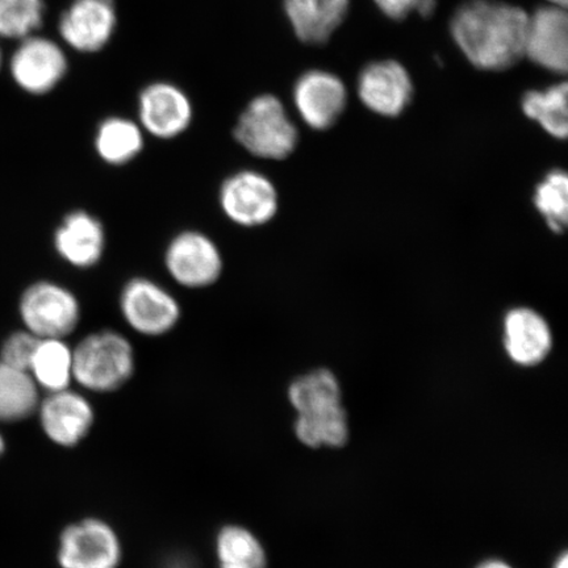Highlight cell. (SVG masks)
<instances>
[{"mask_svg": "<svg viewBox=\"0 0 568 568\" xmlns=\"http://www.w3.org/2000/svg\"><path fill=\"white\" fill-rule=\"evenodd\" d=\"M529 13L495 0H468L452 19V34L475 68L500 71L525 55Z\"/></svg>", "mask_w": 568, "mask_h": 568, "instance_id": "1", "label": "cell"}, {"mask_svg": "<svg viewBox=\"0 0 568 568\" xmlns=\"http://www.w3.org/2000/svg\"><path fill=\"white\" fill-rule=\"evenodd\" d=\"M133 372V347L115 331L91 333L73 349V379L83 388L110 393L124 386Z\"/></svg>", "mask_w": 568, "mask_h": 568, "instance_id": "2", "label": "cell"}, {"mask_svg": "<svg viewBox=\"0 0 568 568\" xmlns=\"http://www.w3.org/2000/svg\"><path fill=\"white\" fill-rule=\"evenodd\" d=\"M234 139L247 153L262 160L280 161L293 154L297 145L296 126L280 98L258 95L241 113Z\"/></svg>", "mask_w": 568, "mask_h": 568, "instance_id": "3", "label": "cell"}, {"mask_svg": "<svg viewBox=\"0 0 568 568\" xmlns=\"http://www.w3.org/2000/svg\"><path fill=\"white\" fill-rule=\"evenodd\" d=\"M20 316L27 331L36 337L63 339L80 324L81 304L61 284L39 282L21 296Z\"/></svg>", "mask_w": 568, "mask_h": 568, "instance_id": "4", "label": "cell"}, {"mask_svg": "<svg viewBox=\"0 0 568 568\" xmlns=\"http://www.w3.org/2000/svg\"><path fill=\"white\" fill-rule=\"evenodd\" d=\"M120 311L125 323L142 336L159 337L175 328L181 305L160 283L134 278L120 294Z\"/></svg>", "mask_w": 568, "mask_h": 568, "instance_id": "5", "label": "cell"}, {"mask_svg": "<svg viewBox=\"0 0 568 568\" xmlns=\"http://www.w3.org/2000/svg\"><path fill=\"white\" fill-rule=\"evenodd\" d=\"M278 202L274 183L254 170L232 174L219 191V203L224 215L245 229L267 224L278 212Z\"/></svg>", "mask_w": 568, "mask_h": 568, "instance_id": "6", "label": "cell"}, {"mask_svg": "<svg viewBox=\"0 0 568 568\" xmlns=\"http://www.w3.org/2000/svg\"><path fill=\"white\" fill-rule=\"evenodd\" d=\"M165 267L172 278L186 288H204L223 274L224 260L219 246L207 234L184 231L170 241Z\"/></svg>", "mask_w": 568, "mask_h": 568, "instance_id": "7", "label": "cell"}, {"mask_svg": "<svg viewBox=\"0 0 568 568\" xmlns=\"http://www.w3.org/2000/svg\"><path fill=\"white\" fill-rule=\"evenodd\" d=\"M68 68V55L62 47L39 34L20 40L10 61L13 81L32 95H45L59 87Z\"/></svg>", "mask_w": 568, "mask_h": 568, "instance_id": "8", "label": "cell"}, {"mask_svg": "<svg viewBox=\"0 0 568 568\" xmlns=\"http://www.w3.org/2000/svg\"><path fill=\"white\" fill-rule=\"evenodd\" d=\"M122 559L116 532L101 520L89 518L63 530L59 562L62 568H118Z\"/></svg>", "mask_w": 568, "mask_h": 568, "instance_id": "9", "label": "cell"}, {"mask_svg": "<svg viewBox=\"0 0 568 568\" xmlns=\"http://www.w3.org/2000/svg\"><path fill=\"white\" fill-rule=\"evenodd\" d=\"M116 26L115 0H73L61 13L59 32L74 51L95 53L109 44Z\"/></svg>", "mask_w": 568, "mask_h": 568, "instance_id": "10", "label": "cell"}, {"mask_svg": "<svg viewBox=\"0 0 568 568\" xmlns=\"http://www.w3.org/2000/svg\"><path fill=\"white\" fill-rule=\"evenodd\" d=\"M193 118V103L174 83L154 82L140 92V126L155 139L180 138L189 130Z\"/></svg>", "mask_w": 568, "mask_h": 568, "instance_id": "11", "label": "cell"}, {"mask_svg": "<svg viewBox=\"0 0 568 568\" xmlns=\"http://www.w3.org/2000/svg\"><path fill=\"white\" fill-rule=\"evenodd\" d=\"M345 84L335 74L311 70L295 83L294 103L303 122L312 130H328L346 106Z\"/></svg>", "mask_w": 568, "mask_h": 568, "instance_id": "12", "label": "cell"}, {"mask_svg": "<svg viewBox=\"0 0 568 568\" xmlns=\"http://www.w3.org/2000/svg\"><path fill=\"white\" fill-rule=\"evenodd\" d=\"M525 55L551 73H567L568 17L565 7L542 6L529 16Z\"/></svg>", "mask_w": 568, "mask_h": 568, "instance_id": "13", "label": "cell"}, {"mask_svg": "<svg viewBox=\"0 0 568 568\" xmlns=\"http://www.w3.org/2000/svg\"><path fill=\"white\" fill-rule=\"evenodd\" d=\"M358 95L368 110L394 118L407 109L414 84L402 63L393 60L368 63L358 77Z\"/></svg>", "mask_w": 568, "mask_h": 568, "instance_id": "14", "label": "cell"}, {"mask_svg": "<svg viewBox=\"0 0 568 568\" xmlns=\"http://www.w3.org/2000/svg\"><path fill=\"white\" fill-rule=\"evenodd\" d=\"M40 422L45 435L57 445L80 444L94 424V409L81 394L62 389L51 393L40 406Z\"/></svg>", "mask_w": 568, "mask_h": 568, "instance_id": "15", "label": "cell"}, {"mask_svg": "<svg viewBox=\"0 0 568 568\" xmlns=\"http://www.w3.org/2000/svg\"><path fill=\"white\" fill-rule=\"evenodd\" d=\"M106 237L101 220L87 211H74L62 220L54 234L57 253L69 265L89 268L101 262Z\"/></svg>", "mask_w": 568, "mask_h": 568, "instance_id": "16", "label": "cell"}, {"mask_svg": "<svg viewBox=\"0 0 568 568\" xmlns=\"http://www.w3.org/2000/svg\"><path fill=\"white\" fill-rule=\"evenodd\" d=\"M504 346L516 365L532 367L548 357L552 336L546 320L529 308L509 311L504 320Z\"/></svg>", "mask_w": 568, "mask_h": 568, "instance_id": "17", "label": "cell"}, {"mask_svg": "<svg viewBox=\"0 0 568 568\" xmlns=\"http://www.w3.org/2000/svg\"><path fill=\"white\" fill-rule=\"evenodd\" d=\"M351 0H284L291 27L304 44L322 45L343 24Z\"/></svg>", "mask_w": 568, "mask_h": 568, "instance_id": "18", "label": "cell"}, {"mask_svg": "<svg viewBox=\"0 0 568 568\" xmlns=\"http://www.w3.org/2000/svg\"><path fill=\"white\" fill-rule=\"evenodd\" d=\"M144 149V132L133 120L112 116L103 120L95 133V151L111 166H123Z\"/></svg>", "mask_w": 568, "mask_h": 568, "instance_id": "19", "label": "cell"}, {"mask_svg": "<svg viewBox=\"0 0 568 568\" xmlns=\"http://www.w3.org/2000/svg\"><path fill=\"white\" fill-rule=\"evenodd\" d=\"M30 374L49 394L69 388L73 379V349L62 338H40Z\"/></svg>", "mask_w": 568, "mask_h": 568, "instance_id": "20", "label": "cell"}, {"mask_svg": "<svg viewBox=\"0 0 568 568\" xmlns=\"http://www.w3.org/2000/svg\"><path fill=\"white\" fill-rule=\"evenodd\" d=\"M39 386L30 372L0 362V422L16 423L39 408Z\"/></svg>", "mask_w": 568, "mask_h": 568, "instance_id": "21", "label": "cell"}, {"mask_svg": "<svg viewBox=\"0 0 568 568\" xmlns=\"http://www.w3.org/2000/svg\"><path fill=\"white\" fill-rule=\"evenodd\" d=\"M295 433L301 443L314 449L343 447L349 439L346 412L343 406H337L297 415Z\"/></svg>", "mask_w": 568, "mask_h": 568, "instance_id": "22", "label": "cell"}, {"mask_svg": "<svg viewBox=\"0 0 568 568\" xmlns=\"http://www.w3.org/2000/svg\"><path fill=\"white\" fill-rule=\"evenodd\" d=\"M523 111L552 138L565 140L568 131L567 83L554 84L544 91H528L523 98Z\"/></svg>", "mask_w": 568, "mask_h": 568, "instance_id": "23", "label": "cell"}, {"mask_svg": "<svg viewBox=\"0 0 568 568\" xmlns=\"http://www.w3.org/2000/svg\"><path fill=\"white\" fill-rule=\"evenodd\" d=\"M288 399L297 415L341 406V387L329 371L312 372L293 382Z\"/></svg>", "mask_w": 568, "mask_h": 568, "instance_id": "24", "label": "cell"}, {"mask_svg": "<svg viewBox=\"0 0 568 568\" xmlns=\"http://www.w3.org/2000/svg\"><path fill=\"white\" fill-rule=\"evenodd\" d=\"M216 552L220 568H266L264 546L243 527H225L219 532Z\"/></svg>", "mask_w": 568, "mask_h": 568, "instance_id": "25", "label": "cell"}, {"mask_svg": "<svg viewBox=\"0 0 568 568\" xmlns=\"http://www.w3.org/2000/svg\"><path fill=\"white\" fill-rule=\"evenodd\" d=\"M44 0H0V38H30L44 24Z\"/></svg>", "mask_w": 568, "mask_h": 568, "instance_id": "26", "label": "cell"}, {"mask_svg": "<svg viewBox=\"0 0 568 568\" xmlns=\"http://www.w3.org/2000/svg\"><path fill=\"white\" fill-rule=\"evenodd\" d=\"M535 204L550 230L564 233L568 222V178L564 170H552L538 184Z\"/></svg>", "mask_w": 568, "mask_h": 568, "instance_id": "27", "label": "cell"}, {"mask_svg": "<svg viewBox=\"0 0 568 568\" xmlns=\"http://www.w3.org/2000/svg\"><path fill=\"white\" fill-rule=\"evenodd\" d=\"M39 341V337H36L28 331L13 333L2 347V353H0L2 361L0 362L11 367L20 368V371L30 372L31 362L36 349H38Z\"/></svg>", "mask_w": 568, "mask_h": 568, "instance_id": "28", "label": "cell"}, {"mask_svg": "<svg viewBox=\"0 0 568 568\" xmlns=\"http://www.w3.org/2000/svg\"><path fill=\"white\" fill-rule=\"evenodd\" d=\"M374 2L387 18L393 20H404L412 12L429 18L437 6V0H374Z\"/></svg>", "mask_w": 568, "mask_h": 568, "instance_id": "29", "label": "cell"}, {"mask_svg": "<svg viewBox=\"0 0 568 568\" xmlns=\"http://www.w3.org/2000/svg\"><path fill=\"white\" fill-rule=\"evenodd\" d=\"M477 568H513L503 560H487V562H483Z\"/></svg>", "mask_w": 568, "mask_h": 568, "instance_id": "30", "label": "cell"}, {"mask_svg": "<svg viewBox=\"0 0 568 568\" xmlns=\"http://www.w3.org/2000/svg\"><path fill=\"white\" fill-rule=\"evenodd\" d=\"M554 568H568V556L566 552H564L562 556L559 557Z\"/></svg>", "mask_w": 568, "mask_h": 568, "instance_id": "31", "label": "cell"}, {"mask_svg": "<svg viewBox=\"0 0 568 568\" xmlns=\"http://www.w3.org/2000/svg\"><path fill=\"white\" fill-rule=\"evenodd\" d=\"M550 4L559 6V7H567V0H548Z\"/></svg>", "mask_w": 568, "mask_h": 568, "instance_id": "32", "label": "cell"}, {"mask_svg": "<svg viewBox=\"0 0 568 568\" xmlns=\"http://www.w3.org/2000/svg\"><path fill=\"white\" fill-rule=\"evenodd\" d=\"M4 439L2 437V435H0V456H2L3 452H4Z\"/></svg>", "mask_w": 568, "mask_h": 568, "instance_id": "33", "label": "cell"}, {"mask_svg": "<svg viewBox=\"0 0 568 568\" xmlns=\"http://www.w3.org/2000/svg\"><path fill=\"white\" fill-rule=\"evenodd\" d=\"M2 62H3V53H2V48H0V68H2Z\"/></svg>", "mask_w": 568, "mask_h": 568, "instance_id": "34", "label": "cell"}]
</instances>
